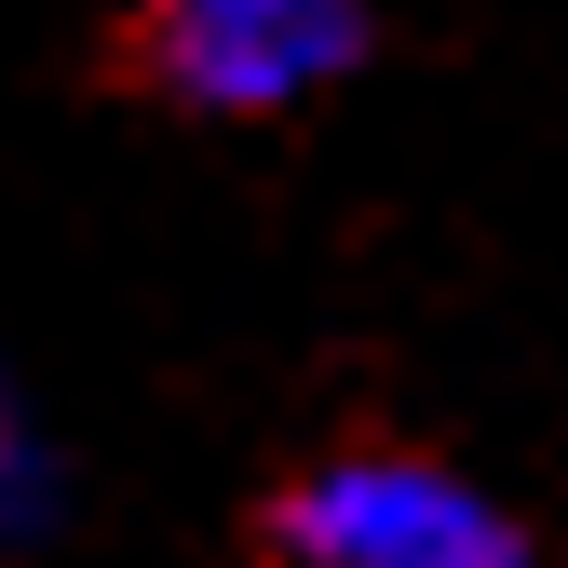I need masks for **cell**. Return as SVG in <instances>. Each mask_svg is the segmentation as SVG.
Here are the masks:
<instances>
[{"mask_svg":"<svg viewBox=\"0 0 568 568\" xmlns=\"http://www.w3.org/2000/svg\"><path fill=\"white\" fill-rule=\"evenodd\" d=\"M54 515V460H41V419L14 406V379H0V541H28Z\"/></svg>","mask_w":568,"mask_h":568,"instance_id":"cell-3","label":"cell"},{"mask_svg":"<svg viewBox=\"0 0 568 568\" xmlns=\"http://www.w3.org/2000/svg\"><path fill=\"white\" fill-rule=\"evenodd\" d=\"M379 41L366 0H122L109 68L190 122H284L325 82H352Z\"/></svg>","mask_w":568,"mask_h":568,"instance_id":"cell-1","label":"cell"},{"mask_svg":"<svg viewBox=\"0 0 568 568\" xmlns=\"http://www.w3.org/2000/svg\"><path fill=\"white\" fill-rule=\"evenodd\" d=\"M257 555L271 568H541L474 474L419 447H325L312 474H284L257 501Z\"/></svg>","mask_w":568,"mask_h":568,"instance_id":"cell-2","label":"cell"}]
</instances>
